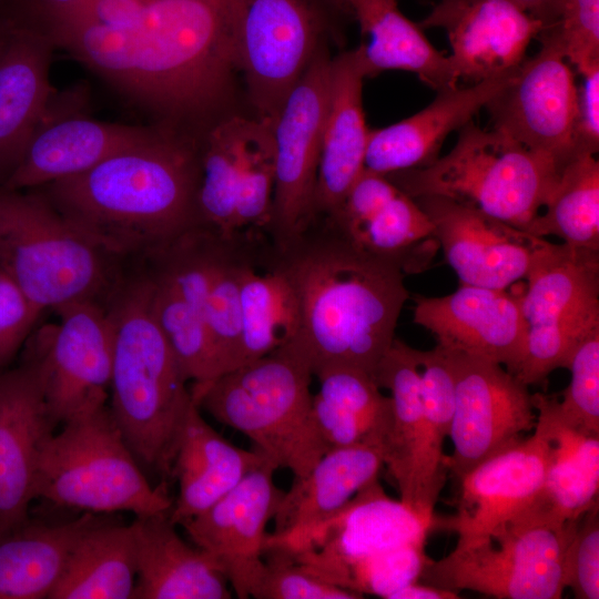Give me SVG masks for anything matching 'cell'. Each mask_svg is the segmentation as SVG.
<instances>
[{"label": "cell", "instance_id": "obj_29", "mask_svg": "<svg viewBox=\"0 0 599 599\" xmlns=\"http://www.w3.org/2000/svg\"><path fill=\"white\" fill-rule=\"evenodd\" d=\"M365 78L356 50L346 51L331 62L314 217L335 214L365 170L369 136L363 109Z\"/></svg>", "mask_w": 599, "mask_h": 599}, {"label": "cell", "instance_id": "obj_14", "mask_svg": "<svg viewBox=\"0 0 599 599\" xmlns=\"http://www.w3.org/2000/svg\"><path fill=\"white\" fill-rule=\"evenodd\" d=\"M55 312L30 354L39 363L50 415L55 423L105 405L113 362V331L104 302L79 301Z\"/></svg>", "mask_w": 599, "mask_h": 599}, {"label": "cell", "instance_id": "obj_39", "mask_svg": "<svg viewBox=\"0 0 599 599\" xmlns=\"http://www.w3.org/2000/svg\"><path fill=\"white\" fill-rule=\"evenodd\" d=\"M258 266L248 265L242 278L241 365L292 342L301 329L300 303L291 282L274 266Z\"/></svg>", "mask_w": 599, "mask_h": 599}, {"label": "cell", "instance_id": "obj_7", "mask_svg": "<svg viewBox=\"0 0 599 599\" xmlns=\"http://www.w3.org/2000/svg\"><path fill=\"white\" fill-rule=\"evenodd\" d=\"M113 262L38 189L0 185V271L41 311L105 302L119 277Z\"/></svg>", "mask_w": 599, "mask_h": 599}, {"label": "cell", "instance_id": "obj_16", "mask_svg": "<svg viewBox=\"0 0 599 599\" xmlns=\"http://www.w3.org/2000/svg\"><path fill=\"white\" fill-rule=\"evenodd\" d=\"M161 128L94 119L84 85L53 92L19 164L2 185L28 190L77 175L151 140Z\"/></svg>", "mask_w": 599, "mask_h": 599}, {"label": "cell", "instance_id": "obj_37", "mask_svg": "<svg viewBox=\"0 0 599 599\" xmlns=\"http://www.w3.org/2000/svg\"><path fill=\"white\" fill-rule=\"evenodd\" d=\"M132 525L100 518L77 540L50 599H132L135 586Z\"/></svg>", "mask_w": 599, "mask_h": 599}, {"label": "cell", "instance_id": "obj_24", "mask_svg": "<svg viewBox=\"0 0 599 599\" xmlns=\"http://www.w3.org/2000/svg\"><path fill=\"white\" fill-rule=\"evenodd\" d=\"M327 219L354 246L397 264L406 274L425 271L439 248L434 225L415 199L386 175L365 171Z\"/></svg>", "mask_w": 599, "mask_h": 599}, {"label": "cell", "instance_id": "obj_41", "mask_svg": "<svg viewBox=\"0 0 599 599\" xmlns=\"http://www.w3.org/2000/svg\"><path fill=\"white\" fill-rule=\"evenodd\" d=\"M250 119L231 116L216 123L201 152L197 210L201 225L221 236L235 234L234 206L243 171Z\"/></svg>", "mask_w": 599, "mask_h": 599}, {"label": "cell", "instance_id": "obj_35", "mask_svg": "<svg viewBox=\"0 0 599 599\" xmlns=\"http://www.w3.org/2000/svg\"><path fill=\"white\" fill-rule=\"evenodd\" d=\"M100 517L61 524L24 521L0 530V599L49 598L79 537Z\"/></svg>", "mask_w": 599, "mask_h": 599}, {"label": "cell", "instance_id": "obj_50", "mask_svg": "<svg viewBox=\"0 0 599 599\" xmlns=\"http://www.w3.org/2000/svg\"><path fill=\"white\" fill-rule=\"evenodd\" d=\"M578 89L576 148L579 155L596 154L599 150V63L581 73Z\"/></svg>", "mask_w": 599, "mask_h": 599}, {"label": "cell", "instance_id": "obj_19", "mask_svg": "<svg viewBox=\"0 0 599 599\" xmlns=\"http://www.w3.org/2000/svg\"><path fill=\"white\" fill-rule=\"evenodd\" d=\"M436 520L423 518L400 500L390 499L376 481L328 520L267 547L287 551L303 568L334 585L337 575L357 560L426 540Z\"/></svg>", "mask_w": 599, "mask_h": 599}, {"label": "cell", "instance_id": "obj_26", "mask_svg": "<svg viewBox=\"0 0 599 599\" xmlns=\"http://www.w3.org/2000/svg\"><path fill=\"white\" fill-rule=\"evenodd\" d=\"M55 426L33 355L0 372V530L29 518L40 455Z\"/></svg>", "mask_w": 599, "mask_h": 599}, {"label": "cell", "instance_id": "obj_46", "mask_svg": "<svg viewBox=\"0 0 599 599\" xmlns=\"http://www.w3.org/2000/svg\"><path fill=\"white\" fill-rule=\"evenodd\" d=\"M257 599H358L363 596L335 586L309 572L285 550L268 547Z\"/></svg>", "mask_w": 599, "mask_h": 599}, {"label": "cell", "instance_id": "obj_53", "mask_svg": "<svg viewBox=\"0 0 599 599\" xmlns=\"http://www.w3.org/2000/svg\"><path fill=\"white\" fill-rule=\"evenodd\" d=\"M38 1L47 6L59 7V6L70 4L77 0H38Z\"/></svg>", "mask_w": 599, "mask_h": 599}, {"label": "cell", "instance_id": "obj_51", "mask_svg": "<svg viewBox=\"0 0 599 599\" xmlns=\"http://www.w3.org/2000/svg\"><path fill=\"white\" fill-rule=\"evenodd\" d=\"M458 591L434 587L424 582H413L398 590L392 599H457Z\"/></svg>", "mask_w": 599, "mask_h": 599}, {"label": "cell", "instance_id": "obj_54", "mask_svg": "<svg viewBox=\"0 0 599 599\" xmlns=\"http://www.w3.org/2000/svg\"><path fill=\"white\" fill-rule=\"evenodd\" d=\"M1 277H2V273H1V271H0V281H1Z\"/></svg>", "mask_w": 599, "mask_h": 599}, {"label": "cell", "instance_id": "obj_3", "mask_svg": "<svg viewBox=\"0 0 599 599\" xmlns=\"http://www.w3.org/2000/svg\"><path fill=\"white\" fill-rule=\"evenodd\" d=\"M200 182L201 152L162 126L140 145L34 189L109 257L145 260L202 226Z\"/></svg>", "mask_w": 599, "mask_h": 599}, {"label": "cell", "instance_id": "obj_8", "mask_svg": "<svg viewBox=\"0 0 599 599\" xmlns=\"http://www.w3.org/2000/svg\"><path fill=\"white\" fill-rule=\"evenodd\" d=\"M35 498L87 512L146 516L172 508L163 484L153 487L105 405L63 424L40 455Z\"/></svg>", "mask_w": 599, "mask_h": 599}, {"label": "cell", "instance_id": "obj_20", "mask_svg": "<svg viewBox=\"0 0 599 599\" xmlns=\"http://www.w3.org/2000/svg\"><path fill=\"white\" fill-rule=\"evenodd\" d=\"M217 255L213 240L190 234L149 261L154 317L187 380L214 378L205 304Z\"/></svg>", "mask_w": 599, "mask_h": 599}, {"label": "cell", "instance_id": "obj_52", "mask_svg": "<svg viewBox=\"0 0 599 599\" xmlns=\"http://www.w3.org/2000/svg\"><path fill=\"white\" fill-rule=\"evenodd\" d=\"M544 23L559 0H514Z\"/></svg>", "mask_w": 599, "mask_h": 599}, {"label": "cell", "instance_id": "obj_23", "mask_svg": "<svg viewBox=\"0 0 599 599\" xmlns=\"http://www.w3.org/2000/svg\"><path fill=\"white\" fill-rule=\"evenodd\" d=\"M461 284L507 290L526 275L547 238L438 195L415 197Z\"/></svg>", "mask_w": 599, "mask_h": 599}, {"label": "cell", "instance_id": "obj_27", "mask_svg": "<svg viewBox=\"0 0 599 599\" xmlns=\"http://www.w3.org/2000/svg\"><path fill=\"white\" fill-rule=\"evenodd\" d=\"M54 49L0 2V185L19 164L54 92L49 75Z\"/></svg>", "mask_w": 599, "mask_h": 599}, {"label": "cell", "instance_id": "obj_42", "mask_svg": "<svg viewBox=\"0 0 599 599\" xmlns=\"http://www.w3.org/2000/svg\"><path fill=\"white\" fill-rule=\"evenodd\" d=\"M275 182L273 121H252L245 162L234 206V230H261L268 224Z\"/></svg>", "mask_w": 599, "mask_h": 599}, {"label": "cell", "instance_id": "obj_12", "mask_svg": "<svg viewBox=\"0 0 599 599\" xmlns=\"http://www.w3.org/2000/svg\"><path fill=\"white\" fill-rule=\"evenodd\" d=\"M331 62L318 49L273 120L275 182L264 230L273 246L284 244L314 217Z\"/></svg>", "mask_w": 599, "mask_h": 599}, {"label": "cell", "instance_id": "obj_33", "mask_svg": "<svg viewBox=\"0 0 599 599\" xmlns=\"http://www.w3.org/2000/svg\"><path fill=\"white\" fill-rule=\"evenodd\" d=\"M315 377L319 389L313 394L311 416L324 453L355 445H374L383 450L393 405L374 377L351 366L329 367Z\"/></svg>", "mask_w": 599, "mask_h": 599}, {"label": "cell", "instance_id": "obj_21", "mask_svg": "<svg viewBox=\"0 0 599 599\" xmlns=\"http://www.w3.org/2000/svg\"><path fill=\"white\" fill-rule=\"evenodd\" d=\"M265 459L210 508L181 524L241 599L253 597L264 569L266 531L283 496Z\"/></svg>", "mask_w": 599, "mask_h": 599}, {"label": "cell", "instance_id": "obj_34", "mask_svg": "<svg viewBox=\"0 0 599 599\" xmlns=\"http://www.w3.org/2000/svg\"><path fill=\"white\" fill-rule=\"evenodd\" d=\"M342 1L368 39L355 49L365 77L404 70L416 73L437 92L457 87L459 79L449 58L400 12L396 0Z\"/></svg>", "mask_w": 599, "mask_h": 599}, {"label": "cell", "instance_id": "obj_30", "mask_svg": "<svg viewBox=\"0 0 599 599\" xmlns=\"http://www.w3.org/2000/svg\"><path fill=\"white\" fill-rule=\"evenodd\" d=\"M136 578L133 599H227V580L200 548L175 530L170 510L138 516L131 524Z\"/></svg>", "mask_w": 599, "mask_h": 599}, {"label": "cell", "instance_id": "obj_18", "mask_svg": "<svg viewBox=\"0 0 599 599\" xmlns=\"http://www.w3.org/2000/svg\"><path fill=\"white\" fill-rule=\"evenodd\" d=\"M374 379L390 392L393 419L383 449L384 467L400 501L417 515L435 519V505L446 481V456L430 435L424 415L415 348L394 338Z\"/></svg>", "mask_w": 599, "mask_h": 599}, {"label": "cell", "instance_id": "obj_28", "mask_svg": "<svg viewBox=\"0 0 599 599\" xmlns=\"http://www.w3.org/2000/svg\"><path fill=\"white\" fill-rule=\"evenodd\" d=\"M514 72L438 91L433 102L414 115L369 130L365 171L387 175L430 165L439 158L446 138L470 122Z\"/></svg>", "mask_w": 599, "mask_h": 599}, {"label": "cell", "instance_id": "obj_13", "mask_svg": "<svg viewBox=\"0 0 599 599\" xmlns=\"http://www.w3.org/2000/svg\"><path fill=\"white\" fill-rule=\"evenodd\" d=\"M443 351L455 377V407L448 436L454 450L446 463L459 479L524 439L522 435L536 427L537 410L528 386L501 365Z\"/></svg>", "mask_w": 599, "mask_h": 599}, {"label": "cell", "instance_id": "obj_44", "mask_svg": "<svg viewBox=\"0 0 599 599\" xmlns=\"http://www.w3.org/2000/svg\"><path fill=\"white\" fill-rule=\"evenodd\" d=\"M538 37L559 48L579 73L599 63V0H559Z\"/></svg>", "mask_w": 599, "mask_h": 599}, {"label": "cell", "instance_id": "obj_25", "mask_svg": "<svg viewBox=\"0 0 599 599\" xmlns=\"http://www.w3.org/2000/svg\"><path fill=\"white\" fill-rule=\"evenodd\" d=\"M418 26L444 29L453 68L470 83L515 71L542 29L514 0H440Z\"/></svg>", "mask_w": 599, "mask_h": 599}, {"label": "cell", "instance_id": "obj_1", "mask_svg": "<svg viewBox=\"0 0 599 599\" xmlns=\"http://www.w3.org/2000/svg\"><path fill=\"white\" fill-rule=\"evenodd\" d=\"M229 0H144L122 27L35 26L163 126L206 115L234 71ZM176 131V130H175Z\"/></svg>", "mask_w": 599, "mask_h": 599}, {"label": "cell", "instance_id": "obj_11", "mask_svg": "<svg viewBox=\"0 0 599 599\" xmlns=\"http://www.w3.org/2000/svg\"><path fill=\"white\" fill-rule=\"evenodd\" d=\"M234 70L243 73L257 118L274 120L319 47L321 0H229Z\"/></svg>", "mask_w": 599, "mask_h": 599}, {"label": "cell", "instance_id": "obj_47", "mask_svg": "<svg viewBox=\"0 0 599 599\" xmlns=\"http://www.w3.org/2000/svg\"><path fill=\"white\" fill-rule=\"evenodd\" d=\"M424 415L435 445L443 449L449 436L455 407V377L446 353L438 346L430 351L415 348Z\"/></svg>", "mask_w": 599, "mask_h": 599}, {"label": "cell", "instance_id": "obj_38", "mask_svg": "<svg viewBox=\"0 0 599 599\" xmlns=\"http://www.w3.org/2000/svg\"><path fill=\"white\" fill-rule=\"evenodd\" d=\"M263 243L264 233L260 230L222 237L205 304L214 377L242 364V278L248 265H260Z\"/></svg>", "mask_w": 599, "mask_h": 599}, {"label": "cell", "instance_id": "obj_2", "mask_svg": "<svg viewBox=\"0 0 599 599\" xmlns=\"http://www.w3.org/2000/svg\"><path fill=\"white\" fill-rule=\"evenodd\" d=\"M262 266L282 271L297 295L301 329L290 343L313 376L351 366L374 377L409 296L397 264L361 251L327 219L314 217L284 244L268 241Z\"/></svg>", "mask_w": 599, "mask_h": 599}, {"label": "cell", "instance_id": "obj_45", "mask_svg": "<svg viewBox=\"0 0 599 599\" xmlns=\"http://www.w3.org/2000/svg\"><path fill=\"white\" fill-rule=\"evenodd\" d=\"M568 369L570 383L561 400L554 398V409L565 425L599 435V331L578 346Z\"/></svg>", "mask_w": 599, "mask_h": 599}, {"label": "cell", "instance_id": "obj_36", "mask_svg": "<svg viewBox=\"0 0 599 599\" xmlns=\"http://www.w3.org/2000/svg\"><path fill=\"white\" fill-rule=\"evenodd\" d=\"M532 402L537 420L555 443V457L540 500L530 514L556 524L577 520L598 501L599 435L565 425L554 409V397L536 393Z\"/></svg>", "mask_w": 599, "mask_h": 599}, {"label": "cell", "instance_id": "obj_31", "mask_svg": "<svg viewBox=\"0 0 599 599\" xmlns=\"http://www.w3.org/2000/svg\"><path fill=\"white\" fill-rule=\"evenodd\" d=\"M384 468L383 450L374 445L341 447L325 453L307 474L294 477L283 493L275 528L266 545L302 535L332 518L374 483Z\"/></svg>", "mask_w": 599, "mask_h": 599}, {"label": "cell", "instance_id": "obj_4", "mask_svg": "<svg viewBox=\"0 0 599 599\" xmlns=\"http://www.w3.org/2000/svg\"><path fill=\"white\" fill-rule=\"evenodd\" d=\"M105 306L113 331L111 414L139 465L172 475L193 399L154 317L146 268L119 275Z\"/></svg>", "mask_w": 599, "mask_h": 599}, {"label": "cell", "instance_id": "obj_15", "mask_svg": "<svg viewBox=\"0 0 599 599\" xmlns=\"http://www.w3.org/2000/svg\"><path fill=\"white\" fill-rule=\"evenodd\" d=\"M525 59L485 106L493 128L559 169L578 156V88L571 68L554 43Z\"/></svg>", "mask_w": 599, "mask_h": 599}, {"label": "cell", "instance_id": "obj_9", "mask_svg": "<svg viewBox=\"0 0 599 599\" xmlns=\"http://www.w3.org/2000/svg\"><path fill=\"white\" fill-rule=\"evenodd\" d=\"M579 520L518 519L493 540L457 542L447 556L429 558L419 580L499 599L561 598L566 588L564 556Z\"/></svg>", "mask_w": 599, "mask_h": 599}, {"label": "cell", "instance_id": "obj_22", "mask_svg": "<svg viewBox=\"0 0 599 599\" xmlns=\"http://www.w3.org/2000/svg\"><path fill=\"white\" fill-rule=\"evenodd\" d=\"M413 313L436 346L497 363L514 375L519 370L527 339L520 295L461 284L445 296H416Z\"/></svg>", "mask_w": 599, "mask_h": 599}, {"label": "cell", "instance_id": "obj_10", "mask_svg": "<svg viewBox=\"0 0 599 599\" xmlns=\"http://www.w3.org/2000/svg\"><path fill=\"white\" fill-rule=\"evenodd\" d=\"M526 280L520 295L526 354L515 376L529 386L568 368L578 346L599 331V252L547 240Z\"/></svg>", "mask_w": 599, "mask_h": 599}, {"label": "cell", "instance_id": "obj_32", "mask_svg": "<svg viewBox=\"0 0 599 599\" xmlns=\"http://www.w3.org/2000/svg\"><path fill=\"white\" fill-rule=\"evenodd\" d=\"M266 457L234 446L211 427L193 402L173 461L179 494L170 510L173 524L203 512L231 491Z\"/></svg>", "mask_w": 599, "mask_h": 599}, {"label": "cell", "instance_id": "obj_48", "mask_svg": "<svg viewBox=\"0 0 599 599\" xmlns=\"http://www.w3.org/2000/svg\"><path fill=\"white\" fill-rule=\"evenodd\" d=\"M566 588L578 599L599 598V504L580 518L562 561Z\"/></svg>", "mask_w": 599, "mask_h": 599}, {"label": "cell", "instance_id": "obj_6", "mask_svg": "<svg viewBox=\"0 0 599 599\" xmlns=\"http://www.w3.org/2000/svg\"><path fill=\"white\" fill-rule=\"evenodd\" d=\"M560 172L552 161L506 133L470 121L446 155L426 167L386 176L413 199L443 196L526 231L549 200Z\"/></svg>", "mask_w": 599, "mask_h": 599}, {"label": "cell", "instance_id": "obj_43", "mask_svg": "<svg viewBox=\"0 0 599 599\" xmlns=\"http://www.w3.org/2000/svg\"><path fill=\"white\" fill-rule=\"evenodd\" d=\"M426 540L407 542L348 565L334 580V585L364 595L392 597L402 588L419 581L429 559Z\"/></svg>", "mask_w": 599, "mask_h": 599}, {"label": "cell", "instance_id": "obj_5", "mask_svg": "<svg viewBox=\"0 0 599 599\" xmlns=\"http://www.w3.org/2000/svg\"><path fill=\"white\" fill-rule=\"evenodd\" d=\"M313 373L291 343L210 380L193 383L195 405L248 437L294 477L325 454L312 424Z\"/></svg>", "mask_w": 599, "mask_h": 599}, {"label": "cell", "instance_id": "obj_49", "mask_svg": "<svg viewBox=\"0 0 599 599\" xmlns=\"http://www.w3.org/2000/svg\"><path fill=\"white\" fill-rule=\"evenodd\" d=\"M41 312L2 274L0 281V367L9 363L24 344Z\"/></svg>", "mask_w": 599, "mask_h": 599}, {"label": "cell", "instance_id": "obj_40", "mask_svg": "<svg viewBox=\"0 0 599 599\" xmlns=\"http://www.w3.org/2000/svg\"><path fill=\"white\" fill-rule=\"evenodd\" d=\"M526 232L554 235L576 250L599 252V162L581 154L561 170L557 184Z\"/></svg>", "mask_w": 599, "mask_h": 599}, {"label": "cell", "instance_id": "obj_17", "mask_svg": "<svg viewBox=\"0 0 599 599\" xmlns=\"http://www.w3.org/2000/svg\"><path fill=\"white\" fill-rule=\"evenodd\" d=\"M555 457V443L537 420L534 433L477 465L459 478L457 514L436 526L458 535L457 542L493 538L534 510Z\"/></svg>", "mask_w": 599, "mask_h": 599}]
</instances>
